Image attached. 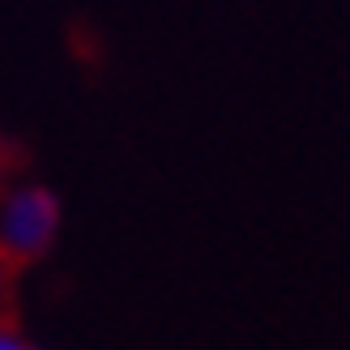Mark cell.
I'll return each mask as SVG.
<instances>
[{
	"label": "cell",
	"instance_id": "1",
	"mask_svg": "<svg viewBox=\"0 0 350 350\" xmlns=\"http://www.w3.org/2000/svg\"><path fill=\"white\" fill-rule=\"evenodd\" d=\"M51 231H56V205H51V197L47 192H22L5 214L0 248L17 252V256H34Z\"/></svg>",
	"mask_w": 350,
	"mask_h": 350
},
{
	"label": "cell",
	"instance_id": "2",
	"mask_svg": "<svg viewBox=\"0 0 350 350\" xmlns=\"http://www.w3.org/2000/svg\"><path fill=\"white\" fill-rule=\"evenodd\" d=\"M0 350H17V342H13L9 334H0Z\"/></svg>",
	"mask_w": 350,
	"mask_h": 350
},
{
	"label": "cell",
	"instance_id": "3",
	"mask_svg": "<svg viewBox=\"0 0 350 350\" xmlns=\"http://www.w3.org/2000/svg\"><path fill=\"white\" fill-rule=\"evenodd\" d=\"M17 350H22V346H17Z\"/></svg>",
	"mask_w": 350,
	"mask_h": 350
}]
</instances>
